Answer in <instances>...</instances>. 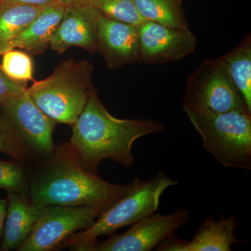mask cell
Here are the masks:
<instances>
[{
	"mask_svg": "<svg viewBox=\"0 0 251 251\" xmlns=\"http://www.w3.org/2000/svg\"><path fill=\"white\" fill-rule=\"evenodd\" d=\"M131 184H114L84 170L69 144H61L38 163L29 177L28 196L35 205L87 206L101 215L129 191Z\"/></svg>",
	"mask_w": 251,
	"mask_h": 251,
	"instance_id": "1",
	"label": "cell"
},
{
	"mask_svg": "<svg viewBox=\"0 0 251 251\" xmlns=\"http://www.w3.org/2000/svg\"><path fill=\"white\" fill-rule=\"evenodd\" d=\"M69 144L80 166L98 175L99 163L105 159L129 168L135 158L132 147L137 140L166 130L161 122L153 120H129L112 116L92 91L77 121L72 126Z\"/></svg>",
	"mask_w": 251,
	"mask_h": 251,
	"instance_id": "2",
	"label": "cell"
},
{
	"mask_svg": "<svg viewBox=\"0 0 251 251\" xmlns=\"http://www.w3.org/2000/svg\"><path fill=\"white\" fill-rule=\"evenodd\" d=\"M176 185V181L161 171L148 181H142L137 175L123 198L99 216L91 227L73 234L63 244L75 251H95L100 236H111L117 229L156 213L162 194L167 188Z\"/></svg>",
	"mask_w": 251,
	"mask_h": 251,
	"instance_id": "3",
	"label": "cell"
},
{
	"mask_svg": "<svg viewBox=\"0 0 251 251\" xmlns=\"http://www.w3.org/2000/svg\"><path fill=\"white\" fill-rule=\"evenodd\" d=\"M93 69L88 61L68 59L50 76L33 81L26 91L36 106L56 123L72 126L94 90Z\"/></svg>",
	"mask_w": 251,
	"mask_h": 251,
	"instance_id": "4",
	"label": "cell"
},
{
	"mask_svg": "<svg viewBox=\"0 0 251 251\" xmlns=\"http://www.w3.org/2000/svg\"><path fill=\"white\" fill-rule=\"evenodd\" d=\"M186 113L201 135L205 150L222 166L251 171V112Z\"/></svg>",
	"mask_w": 251,
	"mask_h": 251,
	"instance_id": "5",
	"label": "cell"
},
{
	"mask_svg": "<svg viewBox=\"0 0 251 251\" xmlns=\"http://www.w3.org/2000/svg\"><path fill=\"white\" fill-rule=\"evenodd\" d=\"M0 107L18 161L38 164L52 154L56 148L52 133L57 123L36 106L27 91Z\"/></svg>",
	"mask_w": 251,
	"mask_h": 251,
	"instance_id": "6",
	"label": "cell"
},
{
	"mask_svg": "<svg viewBox=\"0 0 251 251\" xmlns=\"http://www.w3.org/2000/svg\"><path fill=\"white\" fill-rule=\"evenodd\" d=\"M182 108L201 115L249 110L219 57L206 59L188 77Z\"/></svg>",
	"mask_w": 251,
	"mask_h": 251,
	"instance_id": "7",
	"label": "cell"
},
{
	"mask_svg": "<svg viewBox=\"0 0 251 251\" xmlns=\"http://www.w3.org/2000/svg\"><path fill=\"white\" fill-rule=\"evenodd\" d=\"M87 206H48L43 207L40 217L19 251H50L62 247L78 230L91 227L100 216Z\"/></svg>",
	"mask_w": 251,
	"mask_h": 251,
	"instance_id": "8",
	"label": "cell"
},
{
	"mask_svg": "<svg viewBox=\"0 0 251 251\" xmlns=\"http://www.w3.org/2000/svg\"><path fill=\"white\" fill-rule=\"evenodd\" d=\"M189 219V210L184 208L168 215L153 213L135 223L125 233L112 234L107 240L99 242L95 251H151L187 224Z\"/></svg>",
	"mask_w": 251,
	"mask_h": 251,
	"instance_id": "9",
	"label": "cell"
},
{
	"mask_svg": "<svg viewBox=\"0 0 251 251\" xmlns=\"http://www.w3.org/2000/svg\"><path fill=\"white\" fill-rule=\"evenodd\" d=\"M139 29L140 62L162 64L192 53L197 38L189 29H175L146 21Z\"/></svg>",
	"mask_w": 251,
	"mask_h": 251,
	"instance_id": "10",
	"label": "cell"
},
{
	"mask_svg": "<svg viewBox=\"0 0 251 251\" xmlns=\"http://www.w3.org/2000/svg\"><path fill=\"white\" fill-rule=\"evenodd\" d=\"M110 69L140 62L138 26L99 14L98 50Z\"/></svg>",
	"mask_w": 251,
	"mask_h": 251,
	"instance_id": "11",
	"label": "cell"
},
{
	"mask_svg": "<svg viewBox=\"0 0 251 251\" xmlns=\"http://www.w3.org/2000/svg\"><path fill=\"white\" fill-rule=\"evenodd\" d=\"M97 10L85 5H69L51 39L52 50L64 53L70 48L79 47L92 53L98 50V21Z\"/></svg>",
	"mask_w": 251,
	"mask_h": 251,
	"instance_id": "12",
	"label": "cell"
},
{
	"mask_svg": "<svg viewBox=\"0 0 251 251\" xmlns=\"http://www.w3.org/2000/svg\"><path fill=\"white\" fill-rule=\"evenodd\" d=\"M238 215H230L219 220L209 217L203 222L192 240L184 241L173 234L166 238L157 246L160 251H230L232 245L242 244L235 235L239 224Z\"/></svg>",
	"mask_w": 251,
	"mask_h": 251,
	"instance_id": "13",
	"label": "cell"
},
{
	"mask_svg": "<svg viewBox=\"0 0 251 251\" xmlns=\"http://www.w3.org/2000/svg\"><path fill=\"white\" fill-rule=\"evenodd\" d=\"M7 201L0 251H18L30 235L43 208L31 202L28 193H8Z\"/></svg>",
	"mask_w": 251,
	"mask_h": 251,
	"instance_id": "14",
	"label": "cell"
},
{
	"mask_svg": "<svg viewBox=\"0 0 251 251\" xmlns=\"http://www.w3.org/2000/svg\"><path fill=\"white\" fill-rule=\"evenodd\" d=\"M66 5L57 2L43 8L39 14L15 39L11 49H18L29 54L44 53L65 13Z\"/></svg>",
	"mask_w": 251,
	"mask_h": 251,
	"instance_id": "15",
	"label": "cell"
},
{
	"mask_svg": "<svg viewBox=\"0 0 251 251\" xmlns=\"http://www.w3.org/2000/svg\"><path fill=\"white\" fill-rule=\"evenodd\" d=\"M42 9L36 6L0 1V56L11 50L15 39Z\"/></svg>",
	"mask_w": 251,
	"mask_h": 251,
	"instance_id": "16",
	"label": "cell"
},
{
	"mask_svg": "<svg viewBox=\"0 0 251 251\" xmlns=\"http://www.w3.org/2000/svg\"><path fill=\"white\" fill-rule=\"evenodd\" d=\"M219 59L251 111V34H248L237 47Z\"/></svg>",
	"mask_w": 251,
	"mask_h": 251,
	"instance_id": "17",
	"label": "cell"
},
{
	"mask_svg": "<svg viewBox=\"0 0 251 251\" xmlns=\"http://www.w3.org/2000/svg\"><path fill=\"white\" fill-rule=\"evenodd\" d=\"M145 21L175 29H188L181 0H133Z\"/></svg>",
	"mask_w": 251,
	"mask_h": 251,
	"instance_id": "18",
	"label": "cell"
},
{
	"mask_svg": "<svg viewBox=\"0 0 251 251\" xmlns=\"http://www.w3.org/2000/svg\"><path fill=\"white\" fill-rule=\"evenodd\" d=\"M81 5L94 8L104 16L120 22L139 26L146 21L140 16L133 0H85Z\"/></svg>",
	"mask_w": 251,
	"mask_h": 251,
	"instance_id": "19",
	"label": "cell"
},
{
	"mask_svg": "<svg viewBox=\"0 0 251 251\" xmlns=\"http://www.w3.org/2000/svg\"><path fill=\"white\" fill-rule=\"evenodd\" d=\"M1 70L11 80L20 82L34 81V63L30 54L16 49L1 54Z\"/></svg>",
	"mask_w": 251,
	"mask_h": 251,
	"instance_id": "20",
	"label": "cell"
},
{
	"mask_svg": "<svg viewBox=\"0 0 251 251\" xmlns=\"http://www.w3.org/2000/svg\"><path fill=\"white\" fill-rule=\"evenodd\" d=\"M21 163L0 160V188L7 193H28L29 176Z\"/></svg>",
	"mask_w": 251,
	"mask_h": 251,
	"instance_id": "21",
	"label": "cell"
},
{
	"mask_svg": "<svg viewBox=\"0 0 251 251\" xmlns=\"http://www.w3.org/2000/svg\"><path fill=\"white\" fill-rule=\"evenodd\" d=\"M27 89V82H16L9 78L0 67V105Z\"/></svg>",
	"mask_w": 251,
	"mask_h": 251,
	"instance_id": "22",
	"label": "cell"
},
{
	"mask_svg": "<svg viewBox=\"0 0 251 251\" xmlns=\"http://www.w3.org/2000/svg\"><path fill=\"white\" fill-rule=\"evenodd\" d=\"M0 152L9 155L12 157L13 159L18 160L17 154L11 143L7 130L3 122L1 107H0Z\"/></svg>",
	"mask_w": 251,
	"mask_h": 251,
	"instance_id": "23",
	"label": "cell"
},
{
	"mask_svg": "<svg viewBox=\"0 0 251 251\" xmlns=\"http://www.w3.org/2000/svg\"><path fill=\"white\" fill-rule=\"evenodd\" d=\"M0 1L44 8L57 2V0H0Z\"/></svg>",
	"mask_w": 251,
	"mask_h": 251,
	"instance_id": "24",
	"label": "cell"
},
{
	"mask_svg": "<svg viewBox=\"0 0 251 251\" xmlns=\"http://www.w3.org/2000/svg\"><path fill=\"white\" fill-rule=\"evenodd\" d=\"M7 198H6V199H1L0 198V240H1L3 231H4L5 218H6V211H7Z\"/></svg>",
	"mask_w": 251,
	"mask_h": 251,
	"instance_id": "25",
	"label": "cell"
},
{
	"mask_svg": "<svg viewBox=\"0 0 251 251\" xmlns=\"http://www.w3.org/2000/svg\"><path fill=\"white\" fill-rule=\"evenodd\" d=\"M85 0H70V4L69 5H76V6H79V5H81L83 3V1ZM69 6V5H68Z\"/></svg>",
	"mask_w": 251,
	"mask_h": 251,
	"instance_id": "26",
	"label": "cell"
},
{
	"mask_svg": "<svg viewBox=\"0 0 251 251\" xmlns=\"http://www.w3.org/2000/svg\"><path fill=\"white\" fill-rule=\"evenodd\" d=\"M58 2L62 3V4L66 5V6H68V5L70 4V0H57Z\"/></svg>",
	"mask_w": 251,
	"mask_h": 251,
	"instance_id": "27",
	"label": "cell"
}]
</instances>
